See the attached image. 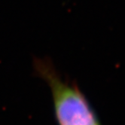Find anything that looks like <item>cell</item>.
Listing matches in <instances>:
<instances>
[{"mask_svg": "<svg viewBox=\"0 0 125 125\" xmlns=\"http://www.w3.org/2000/svg\"><path fill=\"white\" fill-rule=\"evenodd\" d=\"M39 75L48 84L57 125H101L84 94L75 84L63 80L50 64H36Z\"/></svg>", "mask_w": 125, "mask_h": 125, "instance_id": "cell-1", "label": "cell"}]
</instances>
